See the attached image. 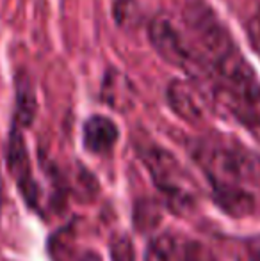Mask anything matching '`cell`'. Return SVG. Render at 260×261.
Masks as SVG:
<instances>
[{"mask_svg":"<svg viewBox=\"0 0 260 261\" xmlns=\"http://www.w3.org/2000/svg\"><path fill=\"white\" fill-rule=\"evenodd\" d=\"M184 20L201 62L200 80H207L230 114L260 139V82L250 62L203 0L185 4Z\"/></svg>","mask_w":260,"mask_h":261,"instance_id":"6da1fadb","label":"cell"},{"mask_svg":"<svg viewBox=\"0 0 260 261\" xmlns=\"http://www.w3.org/2000/svg\"><path fill=\"white\" fill-rule=\"evenodd\" d=\"M193 156L210 183L241 185L260 179V155L232 139H200L193 148Z\"/></svg>","mask_w":260,"mask_h":261,"instance_id":"7a4b0ae2","label":"cell"},{"mask_svg":"<svg viewBox=\"0 0 260 261\" xmlns=\"http://www.w3.org/2000/svg\"><path fill=\"white\" fill-rule=\"evenodd\" d=\"M146 167L155 181L157 189L164 194L166 203L177 213L193 208V196L185 187V174L182 172L178 162L164 149L152 148L143 153Z\"/></svg>","mask_w":260,"mask_h":261,"instance_id":"3957f363","label":"cell"},{"mask_svg":"<svg viewBox=\"0 0 260 261\" xmlns=\"http://www.w3.org/2000/svg\"><path fill=\"white\" fill-rule=\"evenodd\" d=\"M148 38L153 50L160 55L166 62L185 69L195 79L201 75V62L196 55L193 45L177 31L173 23L168 18H153L148 25Z\"/></svg>","mask_w":260,"mask_h":261,"instance_id":"277c9868","label":"cell"},{"mask_svg":"<svg viewBox=\"0 0 260 261\" xmlns=\"http://www.w3.org/2000/svg\"><path fill=\"white\" fill-rule=\"evenodd\" d=\"M9 169H11V172H13L14 178H16L18 187H20L25 201H27L31 206H34L36 199H38V189H36V183L31 174V164H29V155H27V148H25L23 137H21V134L18 130L11 134Z\"/></svg>","mask_w":260,"mask_h":261,"instance_id":"5b68a950","label":"cell"},{"mask_svg":"<svg viewBox=\"0 0 260 261\" xmlns=\"http://www.w3.org/2000/svg\"><path fill=\"white\" fill-rule=\"evenodd\" d=\"M214 187V201L226 215L248 217L255 210V199L250 192L241 185H226V183H212Z\"/></svg>","mask_w":260,"mask_h":261,"instance_id":"8992f818","label":"cell"},{"mask_svg":"<svg viewBox=\"0 0 260 261\" xmlns=\"http://www.w3.org/2000/svg\"><path fill=\"white\" fill-rule=\"evenodd\" d=\"M82 139L91 153H107L118 141V126L109 117L93 116L84 123Z\"/></svg>","mask_w":260,"mask_h":261,"instance_id":"52a82bcc","label":"cell"},{"mask_svg":"<svg viewBox=\"0 0 260 261\" xmlns=\"http://www.w3.org/2000/svg\"><path fill=\"white\" fill-rule=\"evenodd\" d=\"M168 101L171 109L189 123H196L201 119V109L196 103L193 93L187 89V86L182 82H173L168 89Z\"/></svg>","mask_w":260,"mask_h":261,"instance_id":"ba28073f","label":"cell"},{"mask_svg":"<svg viewBox=\"0 0 260 261\" xmlns=\"http://www.w3.org/2000/svg\"><path fill=\"white\" fill-rule=\"evenodd\" d=\"M36 116V96L31 84L18 80L16 89V123L20 126H29Z\"/></svg>","mask_w":260,"mask_h":261,"instance_id":"9c48e42d","label":"cell"},{"mask_svg":"<svg viewBox=\"0 0 260 261\" xmlns=\"http://www.w3.org/2000/svg\"><path fill=\"white\" fill-rule=\"evenodd\" d=\"M160 220V206L152 199H143L135 203L134 208V224L137 231L146 233L159 226Z\"/></svg>","mask_w":260,"mask_h":261,"instance_id":"30bf717a","label":"cell"},{"mask_svg":"<svg viewBox=\"0 0 260 261\" xmlns=\"http://www.w3.org/2000/svg\"><path fill=\"white\" fill-rule=\"evenodd\" d=\"M177 242L170 234H162L152 240L148 245L145 261H175L177 258Z\"/></svg>","mask_w":260,"mask_h":261,"instance_id":"8fae6325","label":"cell"},{"mask_svg":"<svg viewBox=\"0 0 260 261\" xmlns=\"http://www.w3.org/2000/svg\"><path fill=\"white\" fill-rule=\"evenodd\" d=\"M112 261H135L134 245L127 237H116L111 244Z\"/></svg>","mask_w":260,"mask_h":261,"instance_id":"7c38bea8","label":"cell"},{"mask_svg":"<svg viewBox=\"0 0 260 261\" xmlns=\"http://www.w3.org/2000/svg\"><path fill=\"white\" fill-rule=\"evenodd\" d=\"M246 261H260V237H253L246 244Z\"/></svg>","mask_w":260,"mask_h":261,"instance_id":"4fadbf2b","label":"cell"},{"mask_svg":"<svg viewBox=\"0 0 260 261\" xmlns=\"http://www.w3.org/2000/svg\"><path fill=\"white\" fill-rule=\"evenodd\" d=\"M84 261H98L97 258H94V256H87V258L86 259H84Z\"/></svg>","mask_w":260,"mask_h":261,"instance_id":"5bb4252c","label":"cell"}]
</instances>
